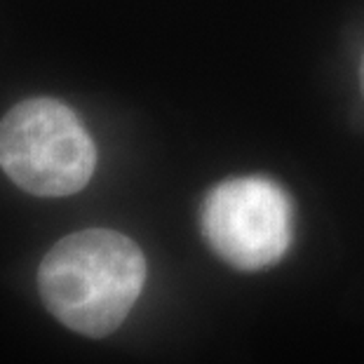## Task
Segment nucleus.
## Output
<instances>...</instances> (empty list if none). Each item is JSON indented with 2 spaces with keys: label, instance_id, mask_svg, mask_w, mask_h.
<instances>
[{
  "label": "nucleus",
  "instance_id": "1",
  "mask_svg": "<svg viewBox=\"0 0 364 364\" xmlns=\"http://www.w3.org/2000/svg\"><path fill=\"white\" fill-rule=\"evenodd\" d=\"M146 282L134 240L108 228L61 237L38 268L45 308L75 334L104 338L125 322Z\"/></svg>",
  "mask_w": 364,
  "mask_h": 364
},
{
  "label": "nucleus",
  "instance_id": "2",
  "mask_svg": "<svg viewBox=\"0 0 364 364\" xmlns=\"http://www.w3.org/2000/svg\"><path fill=\"white\" fill-rule=\"evenodd\" d=\"M0 167L31 196L66 198L90 183L97 146L66 104L33 97L0 120Z\"/></svg>",
  "mask_w": 364,
  "mask_h": 364
},
{
  "label": "nucleus",
  "instance_id": "3",
  "mask_svg": "<svg viewBox=\"0 0 364 364\" xmlns=\"http://www.w3.org/2000/svg\"><path fill=\"white\" fill-rule=\"evenodd\" d=\"M200 228L209 250L228 266L247 273L270 268L291 247V198L268 176H233L209 188Z\"/></svg>",
  "mask_w": 364,
  "mask_h": 364
},
{
  "label": "nucleus",
  "instance_id": "4",
  "mask_svg": "<svg viewBox=\"0 0 364 364\" xmlns=\"http://www.w3.org/2000/svg\"><path fill=\"white\" fill-rule=\"evenodd\" d=\"M362 85H364V61H362Z\"/></svg>",
  "mask_w": 364,
  "mask_h": 364
}]
</instances>
